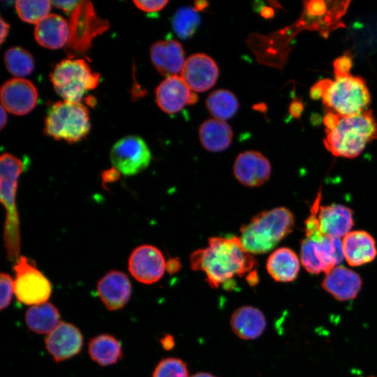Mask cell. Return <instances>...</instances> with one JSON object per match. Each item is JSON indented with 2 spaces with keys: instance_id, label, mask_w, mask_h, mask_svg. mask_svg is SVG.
I'll return each instance as SVG.
<instances>
[{
  "instance_id": "cell-1",
  "label": "cell",
  "mask_w": 377,
  "mask_h": 377,
  "mask_svg": "<svg viewBox=\"0 0 377 377\" xmlns=\"http://www.w3.org/2000/svg\"><path fill=\"white\" fill-rule=\"evenodd\" d=\"M256 264V259L244 249L240 238L234 235L210 237L207 247L190 256L191 268L202 271L213 288L223 286L230 290L234 287V278L253 271Z\"/></svg>"
},
{
  "instance_id": "cell-2",
  "label": "cell",
  "mask_w": 377,
  "mask_h": 377,
  "mask_svg": "<svg viewBox=\"0 0 377 377\" xmlns=\"http://www.w3.org/2000/svg\"><path fill=\"white\" fill-rule=\"evenodd\" d=\"M294 224V215L288 208H273L256 214L242 225L239 238L250 253H265L292 232Z\"/></svg>"
},
{
  "instance_id": "cell-3",
  "label": "cell",
  "mask_w": 377,
  "mask_h": 377,
  "mask_svg": "<svg viewBox=\"0 0 377 377\" xmlns=\"http://www.w3.org/2000/svg\"><path fill=\"white\" fill-rule=\"evenodd\" d=\"M324 144L335 156L354 158L367 143L377 139V121L371 110L349 116L339 115L336 126L325 130Z\"/></svg>"
},
{
  "instance_id": "cell-4",
  "label": "cell",
  "mask_w": 377,
  "mask_h": 377,
  "mask_svg": "<svg viewBox=\"0 0 377 377\" xmlns=\"http://www.w3.org/2000/svg\"><path fill=\"white\" fill-rule=\"evenodd\" d=\"M23 161L5 153L0 159V196L6 209L3 239L7 258H17L20 250V223L16 207V193L20 175L23 172Z\"/></svg>"
},
{
  "instance_id": "cell-5",
  "label": "cell",
  "mask_w": 377,
  "mask_h": 377,
  "mask_svg": "<svg viewBox=\"0 0 377 377\" xmlns=\"http://www.w3.org/2000/svg\"><path fill=\"white\" fill-rule=\"evenodd\" d=\"M334 81L320 80L323 103L341 116L361 113L370 103L371 96L365 81L350 73H334Z\"/></svg>"
},
{
  "instance_id": "cell-6",
  "label": "cell",
  "mask_w": 377,
  "mask_h": 377,
  "mask_svg": "<svg viewBox=\"0 0 377 377\" xmlns=\"http://www.w3.org/2000/svg\"><path fill=\"white\" fill-rule=\"evenodd\" d=\"M88 109L80 103L58 101L49 108L45 119V133L57 140L75 143L90 131Z\"/></svg>"
},
{
  "instance_id": "cell-7",
  "label": "cell",
  "mask_w": 377,
  "mask_h": 377,
  "mask_svg": "<svg viewBox=\"0 0 377 377\" xmlns=\"http://www.w3.org/2000/svg\"><path fill=\"white\" fill-rule=\"evenodd\" d=\"M99 73L81 59H66L56 64L50 80L64 101L80 103L83 96L94 89L100 82Z\"/></svg>"
},
{
  "instance_id": "cell-8",
  "label": "cell",
  "mask_w": 377,
  "mask_h": 377,
  "mask_svg": "<svg viewBox=\"0 0 377 377\" xmlns=\"http://www.w3.org/2000/svg\"><path fill=\"white\" fill-rule=\"evenodd\" d=\"M108 27V22L98 17L90 1H80L70 13L69 37L66 45L68 53H84L89 49L93 39Z\"/></svg>"
},
{
  "instance_id": "cell-9",
  "label": "cell",
  "mask_w": 377,
  "mask_h": 377,
  "mask_svg": "<svg viewBox=\"0 0 377 377\" xmlns=\"http://www.w3.org/2000/svg\"><path fill=\"white\" fill-rule=\"evenodd\" d=\"M13 269L14 293L20 302L31 306L47 302L52 293V285L34 260L21 256L17 259Z\"/></svg>"
},
{
  "instance_id": "cell-10",
  "label": "cell",
  "mask_w": 377,
  "mask_h": 377,
  "mask_svg": "<svg viewBox=\"0 0 377 377\" xmlns=\"http://www.w3.org/2000/svg\"><path fill=\"white\" fill-rule=\"evenodd\" d=\"M110 160L119 172L126 176L143 171L151 160V151L142 138L128 135L119 140L112 147Z\"/></svg>"
},
{
  "instance_id": "cell-11",
  "label": "cell",
  "mask_w": 377,
  "mask_h": 377,
  "mask_svg": "<svg viewBox=\"0 0 377 377\" xmlns=\"http://www.w3.org/2000/svg\"><path fill=\"white\" fill-rule=\"evenodd\" d=\"M166 263L156 246L144 244L136 247L128 259V270L132 276L144 284L158 281L164 274Z\"/></svg>"
},
{
  "instance_id": "cell-12",
  "label": "cell",
  "mask_w": 377,
  "mask_h": 377,
  "mask_svg": "<svg viewBox=\"0 0 377 377\" xmlns=\"http://www.w3.org/2000/svg\"><path fill=\"white\" fill-rule=\"evenodd\" d=\"M0 98L1 106L6 111L16 115H24L36 106L38 92L29 80L13 78L1 86Z\"/></svg>"
},
{
  "instance_id": "cell-13",
  "label": "cell",
  "mask_w": 377,
  "mask_h": 377,
  "mask_svg": "<svg viewBox=\"0 0 377 377\" xmlns=\"http://www.w3.org/2000/svg\"><path fill=\"white\" fill-rule=\"evenodd\" d=\"M83 335L75 325L62 321L47 334L45 348L57 362L77 355L83 346Z\"/></svg>"
},
{
  "instance_id": "cell-14",
  "label": "cell",
  "mask_w": 377,
  "mask_h": 377,
  "mask_svg": "<svg viewBox=\"0 0 377 377\" xmlns=\"http://www.w3.org/2000/svg\"><path fill=\"white\" fill-rule=\"evenodd\" d=\"M219 77V68L214 60L203 53L188 57L184 63L181 77L194 91L202 92L214 86Z\"/></svg>"
},
{
  "instance_id": "cell-15",
  "label": "cell",
  "mask_w": 377,
  "mask_h": 377,
  "mask_svg": "<svg viewBox=\"0 0 377 377\" xmlns=\"http://www.w3.org/2000/svg\"><path fill=\"white\" fill-rule=\"evenodd\" d=\"M272 171L269 160L257 151H245L238 154L233 165L235 178L248 187H258L269 178Z\"/></svg>"
},
{
  "instance_id": "cell-16",
  "label": "cell",
  "mask_w": 377,
  "mask_h": 377,
  "mask_svg": "<svg viewBox=\"0 0 377 377\" xmlns=\"http://www.w3.org/2000/svg\"><path fill=\"white\" fill-rule=\"evenodd\" d=\"M155 94L158 107L168 114L178 112L198 99L197 95L179 75L166 77L158 85Z\"/></svg>"
},
{
  "instance_id": "cell-17",
  "label": "cell",
  "mask_w": 377,
  "mask_h": 377,
  "mask_svg": "<svg viewBox=\"0 0 377 377\" xmlns=\"http://www.w3.org/2000/svg\"><path fill=\"white\" fill-rule=\"evenodd\" d=\"M97 293L105 306L110 311L123 308L131 295V283L122 272L110 270L97 283Z\"/></svg>"
},
{
  "instance_id": "cell-18",
  "label": "cell",
  "mask_w": 377,
  "mask_h": 377,
  "mask_svg": "<svg viewBox=\"0 0 377 377\" xmlns=\"http://www.w3.org/2000/svg\"><path fill=\"white\" fill-rule=\"evenodd\" d=\"M150 57L156 70L166 77L181 75L186 61L182 45L175 40L154 43L150 49Z\"/></svg>"
},
{
  "instance_id": "cell-19",
  "label": "cell",
  "mask_w": 377,
  "mask_h": 377,
  "mask_svg": "<svg viewBox=\"0 0 377 377\" xmlns=\"http://www.w3.org/2000/svg\"><path fill=\"white\" fill-rule=\"evenodd\" d=\"M323 288L339 301H348L357 297L362 281L360 275L343 266H337L322 281Z\"/></svg>"
},
{
  "instance_id": "cell-20",
  "label": "cell",
  "mask_w": 377,
  "mask_h": 377,
  "mask_svg": "<svg viewBox=\"0 0 377 377\" xmlns=\"http://www.w3.org/2000/svg\"><path fill=\"white\" fill-rule=\"evenodd\" d=\"M343 256L350 266H360L373 261L377 255L374 237L364 230L350 231L342 239Z\"/></svg>"
},
{
  "instance_id": "cell-21",
  "label": "cell",
  "mask_w": 377,
  "mask_h": 377,
  "mask_svg": "<svg viewBox=\"0 0 377 377\" xmlns=\"http://www.w3.org/2000/svg\"><path fill=\"white\" fill-rule=\"evenodd\" d=\"M318 219L321 232L337 238L346 235L353 226L352 210L339 204L320 206Z\"/></svg>"
},
{
  "instance_id": "cell-22",
  "label": "cell",
  "mask_w": 377,
  "mask_h": 377,
  "mask_svg": "<svg viewBox=\"0 0 377 377\" xmlns=\"http://www.w3.org/2000/svg\"><path fill=\"white\" fill-rule=\"evenodd\" d=\"M230 323L233 332L244 340L258 338L264 332L267 325L263 311L248 305L235 310L231 315Z\"/></svg>"
},
{
  "instance_id": "cell-23",
  "label": "cell",
  "mask_w": 377,
  "mask_h": 377,
  "mask_svg": "<svg viewBox=\"0 0 377 377\" xmlns=\"http://www.w3.org/2000/svg\"><path fill=\"white\" fill-rule=\"evenodd\" d=\"M34 37L37 43L44 47L60 48L68 42V23L59 15L49 14L36 24Z\"/></svg>"
},
{
  "instance_id": "cell-24",
  "label": "cell",
  "mask_w": 377,
  "mask_h": 377,
  "mask_svg": "<svg viewBox=\"0 0 377 377\" xmlns=\"http://www.w3.org/2000/svg\"><path fill=\"white\" fill-rule=\"evenodd\" d=\"M266 269L274 281L291 282L299 274L300 260L294 251L288 247H280L269 256Z\"/></svg>"
},
{
  "instance_id": "cell-25",
  "label": "cell",
  "mask_w": 377,
  "mask_h": 377,
  "mask_svg": "<svg viewBox=\"0 0 377 377\" xmlns=\"http://www.w3.org/2000/svg\"><path fill=\"white\" fill-rule=\"evenodd\" d=\"M198 134L202 147L212 152L228 149L233 136L230 126L224 121L217 119L204 121L199 128Z\"/></svg>"
},
{
  "instance_id": "cell-26",
  "label": "cell",
  "mask_w": 377,
  "mask_h": 377,
  "mask_svg": "<svg viewBox=\"0 0 377 377\" xmlns=\"http://www.w3.org/2000/svg\"><path fill=\"white\" fill-rule=\"evenodd\" d=\"M60 318L58 309L50 302L31 306L24 316L28 328L40 334H50L61 323Z\"/></svg>"
},
{
  "instance_id": "cell-27",
  "label": "cell",
  "mask_w": 377,
  "mask_h": 377,
  "mask_svg": "<svg viewBox=\"0 0 377 377\" xmlns=\"http://www.w3.org/2000/svg\"><path fill=\"white\" fill-rule=\"evenodd\" d=\"M88 353L91 359L101 366L114 364L123 356L121 343L109 334H101L91 338L88 343Z\"/></svg>"
},
{
  "instance_id": "cell-28",
  "label": "cell",
  "mask_w": 377,
  "mask_h": 377,
  "mask_svg": "<svg viewBox=\"0 0 377 377\" xmlns=\"http://www.w3.org/2000/svg\"><path fill=\"white\" fill-rule=\"evenodd\" d=\"M206 106L215 119L224 121L235 115L238 110L239 103L231 91L219 89L209 95L206 100Z\"/></svg>"
},
{
  "instance_id": "cell-29",
  "label": "cell",
  "mask_w": 377,
  "mask_h": 377,
  "mask_svg": "<svg viewBox=\"0 0 377 377\" xmlns=\"http://www.w3.org/2000/svg\"><path fill=\"white\" fill-rule=\"evenodd\" d=\"M4 63L7 70L20 78L31 74L34 68L32 55L20 47H10L5 52Z\"/></svg>"
},
{
  "instance_id": "cell-30",
  "label": "cell",
  "mask_w": 377,
  "mask_h": 377,
  "mask_svg": "<svg viewBox=\"0 0 377 377\" xmlns=\"http://www.w3.org/2000/svg\"><path fill=\"white\" fill-rule=\"evenodd\" d=\"M50 1H16L15 7L19 17L24 22L37 24L49 15Z\"/></svg>"
},
{
  "instance_id": "cell-31",
  "label": "cell",
  "mask_w": 377,
  "mask_h": 377,
  "mask_svg": "<svg viewBox=\"0 0 377 377\" xmlns=\"http://www.w3.org/2000/svg\"><path fill=\"white\" fill-rule=\"evenodd\" d=\"M200 22V16L195 8L183 7L175 13L172 27L180 38L187 39L195 34Z\"/></svg>"
},
{
  "instance_id": "cell-32",
  "label": "cell",
  "mask_w": 377,
  "mask_h": 377,
  "mask_svg": "<svg viewBox=\"0 0 377 377\" xmlns=\"http://www.w3.org/2000/svg\"><path fill=\"white\" fill-rule=\"evenodd\" d=\"M152 377H188L186 362L177 357H167L158 362Z\"/></svg>"
},
{
  "instance_id": "cell-33",
  "label": "cell",
  "mask_w": 377,
  "mask_h": 377,
  "mask_svg": "<svg viewBox=\"0 0 377 377\" xmlns=\"http://www.w3.org/2000/svg\"><path fill=\"white\" fill-rule=\"evenodd\" d=\"M0 289V309L3 310L10 305L14 293V281L8 273H1Z\"/></svg>"
},
{
  "instance_id": "cell-34",
  "label": "cell",
  "mask_w": 377,
  "mask_h": 377,
  "mask_svg": "<svg viewBox=\"0 0 377 377\" xmlns=\"http://www.w3.org/2000/svg\"><path fill=\"white\" fill-rule=\"evenodd\" d=\"M134 4L141 10L147 12V13H156L162 10L166 4L168 3V1L165 0H151V1H142V0H135L133 1Z\"/></svg>"
},
{
  "instance_id": "cell-35",
  "label": "cell",
  "mask_w": 377,
  "mask_h": 377,
  "mask_svg": "<svg viewBox=\"0 0 377 377\" xmlns=\"http://www.w3.org/2000/svg\"><path fill=\"white\" fill-rule=\"evenodd\" d=\"M352 67V59L348 55H343L337 58L334 62V73H350Z\"/></svg>"
},
{
  "instance_id": "cell-36",
  "label": "cell",
  "mask_w": 377,
  "mask_h": 377,
  "mask_svg": "<svg viewBox=\"0 0 377 377\" xmlns=\"http://www.w3.org/2000/svg\"><path fill=\"white\" fill-rule=\"evenodd\" d=\"M306 6L308 13L313 16H320L325 14L326 5L323 1L314 0L306 2Z\"/></svg>"
},
{
  "instance_id": "cell-37",
  "label": "cell",
  "mask_w": 377,
  "mask_h": 377,
  "mask_svg": "<svg viewBox=\"0 0 377 377\" xmlns=\"http://www.w3.org/2000/svg\"><path fill=\"white\" fill-rule=\"evenodd\" d=\"M79 1L76 0L51 1V3L54 7L62 10L66 13H71L78 4Z\"/></svg>"
},
{
  "instance_id": "cell-38",
  "label": "cell",
  "mask_w": 377,
  "mask_h": 377,
  "mask_svg": "<svg viewBox=\"0 0 377 377\" xmlns=\"http://www.w3.org/2000/svg\"><path fill=\"white\" fill-rule=\"evenodd\" d=\"M182 267L181 262L178 258H170L165 265V270L170 274H175L179 271Z\"/></svg>"
},
{
  "instance_id": "cell-39",
  "label": "cell",
  "mask_w": 377,
  "mask_h": 377,
  "mask_svg": "<svg viewBox=\"0 0 377 377\" xmlns=\"http://www.w3.org/2000/svg\"><path fill=\"white\" fill-rule=\"evenodd\" d=\"M303 110L304 105L302 101L297 99L291 103L289 108L290 114L295 118L300 117Z\"/></svg>"
},
{
  "instance_id": "cell-40",
  "label": "cell",
  "mask_w": 377,
  "mask_h": 377,
  "mask_svg": "<svg viewBox=\"0 0 377 377\" xmlns=\"http://www.w3.org/2000/svg\"><path fill=\"white\" fill-rule=\"evenodd\" d=\"M162 347L166 350H170L172 349L175 345V341L172 335L165 334L160 340Z\"/></svg>"
},
{
  "instance_id": "cell-41",
  "label": "cell",
  "mask_w": 377,
  "mask_h": 377,
  "mask_svg": "<svg viewBox=\"0 0 377 377\" xmlns=\"http://www.w3.org/2000/svg\"><path fill=\"white\" fill-rule=\"evenodd\" d=\"M119 171L116 168H111L103 172V179L105 182H112L119 177Z\"/></svg>"
},
{
  "instance_id": "cell-42",
  "label": "cell",
  "mask_w": 377,
  "mask_h": 377,
  "mask_svg": "<svg viewBox=\"0 0 377 377\" xmlns=\"http://www.w3.org/2000/svg\"><path fill=\"white\" fill-rule=\"evenodd\" d=\"M0 24H1L0 42H1V44H2L8 34L10 27L8 24V23L3 20L2 17H1Z\"/></svg>"
},
{
  "instance_id": "cell-43",
  "label": "cell",
  "mask_w": 377,
  "mask_h": 377,
  "mask_svg": "<svg viewBox=\"0 0 377 377\" xmlns=\"http://www.w3.org/2000/svg\"><path fill=\"white\" fill-rule=\"evenodd\" d=\"M246 281L251 286H255L259 281L258 273L256 270H253L249 273L246 276Z\"/></svg>"
},
{
  "instance_id": "cell-44",
  "label": "cell",
  "mask_w": 377,
  "mask_h": 377,
  "mask_svg": "<svg viewBox=\"0 0 377 377\" xmlns=\"http://www.w3.org/2000/svg\"><path fill=\"white\" fill-rule=\"evenodd\" d=\"M0 114H1L0 128L3 129L7 122V114H6V110L2 106H1Z\"/></svg>"
},
{
  "instance_id": "cell-45",
  "label": "cell",
  "mask_w": 377,
  "mask_h": 377,
  "mask_svg": "<svg viewBox=\"0 0 377 377\" xmlns=\"http://www.w3.org/2000/svg\"><path fill=\"white\" fill-rule=\"evenodd\" d=\"M191 377H217V376L207 372H198L193 374Z\"/></svg>"
},
{
  "instance_id": "cell-46",
  "label": "cell",
  "mask_w": 377,
  "mask_h": 377,
  "mask_svg": "<svg viewBox=\"0 0 377 377\" xmlns=\"http://www.w3.org/2000/svg\"><path fill=\"white\" fill-rule=\"evenodd\" d=\"M262 15L265 17H272L273 15V10L269 8H265L263 10Z\"/></svg>"
},
{
  "instance_id": "cell-47",
  "label": "cell",
  "mask_w": 377,
  "mask_h": 377,
  "mask_svg": "<svg viewBox=\"0 0 377 377\" xmlns=\"http://www.w3.org/2000/svg\"><path fill=\"white\" fill-rule=\"evenodd\" d=\"M205 1H196L195 2V9L198 11V10H202L204 8H205L207 6V4L205 5H203L202 3H204Z\"/></svg>"
},
{
  "instance_id": "cell-48",
  "label": "cell",
  "mask_w": 377,
  "mask_h": 377,
  "mask_svg": "<svg viewBox=\"0 0 377 377\" xmlns=\"http://www.w3.org/2000/svg\"><path fill=\"white\" fill-rule=\"evenodd\" d=\"M369 377H377V376H369Z\"/></svg>"
}]
</instances>
